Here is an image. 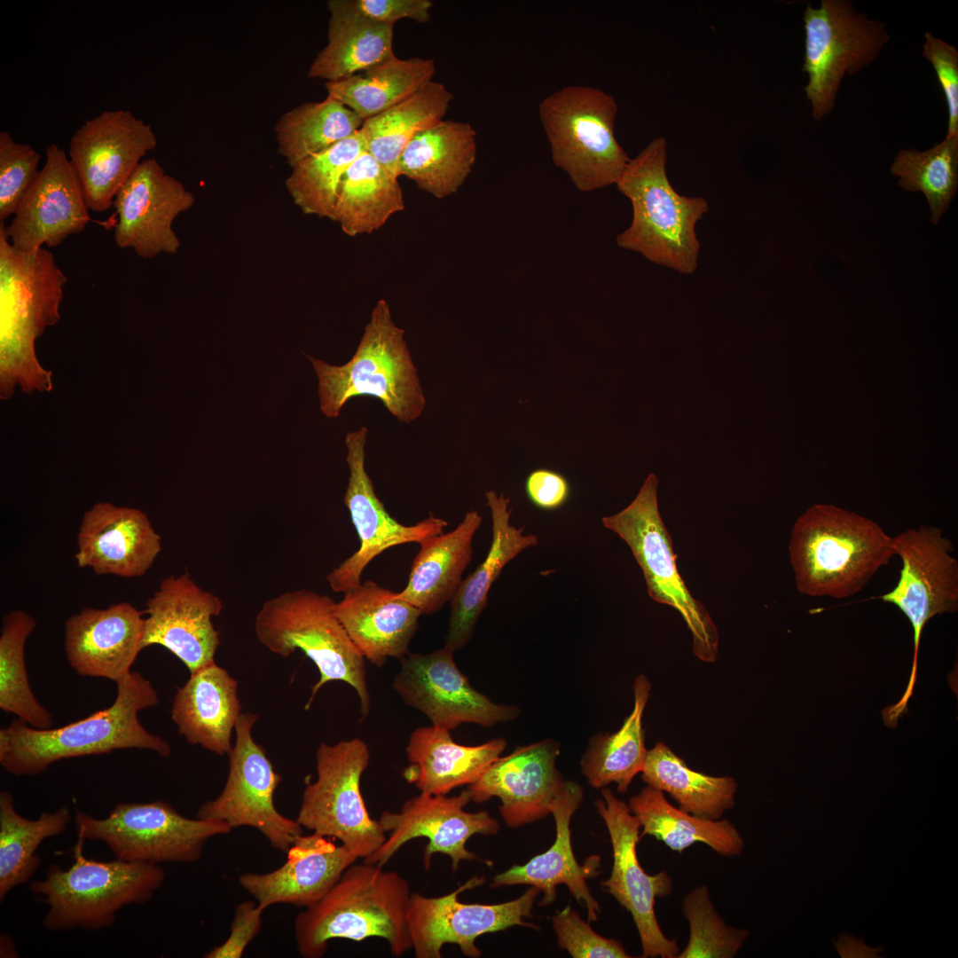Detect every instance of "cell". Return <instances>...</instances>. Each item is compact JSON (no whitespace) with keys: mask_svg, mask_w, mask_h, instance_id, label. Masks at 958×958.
I'll list each match as a JSON object with an SVG mask.
<instances>
[{"mask_svg":"<svg viewBox=\"0 0 958 958\" xmlns=\"http://www.w3.org/2000/svg\"><path fill=\"white\" fill-rule=\"evenodd\" d=\"M616 113L611 95L582 85L559 89L538 105L553 162L581 192L616 185L630 161L614 134Z\"/></svg>","mask_w":958,"mask_h":958,"instance_id":"obj_9","label":"cell"},{"mask_svg":"<svg viewBox=\"0 0 958 958\" xmlns=\"http://www.w3.org/2000/svg\"><path fill=\"white\" fill-rule=\"evenodd\" d=\"M482 521L477 511H467L452 531L420 542L407 584L397 596L413 605L422 615L436 613L451 602L472 560V540Z\"/></svg>","mask_w":958,"mask_h":958,"instance_id":"obj_35","label":"cell"},{"mask_svg":"<svg viewBox=\"0 0 958 958\" xmlns=\"http://www.w3.org/2000/svg\"><path fill=\"white\" fill-rule=\"evenodd\" d=\"M923 56L934 68L945 95L948 112L946 137H958V51L954 45L926 32Z\"/></svg>","mask_w":958,"mask_h":958,"instance_id":"obj_51","label":"cell"},{"mask_svg":"<svg viewBox=\"0 0 958 958\" xmlns=\"http://www.w3.org/2000/svg\"><path fill=\"white\" fill-rule=\"evenodd\" d=\"M364 123L354 111L326 97L305 102L283 114L274 126L278 152L294 167L358 132Z\"/></svg>","mask_w":958,"mask_h":958,"instance_id":"obj_44","label":"cell"},{"mask_svg":"<svg viewBox=\"0 0 958 958\" xmlns=\"http://www.w3.org/2000/svg\"><path fill=\"white\" fill-rule=\"evenodd\" d=\"M436 72L433 59H400L396 55L365 71L326 82L327 96L354 111L364 121L410 98Z\"/></svg>","mask_w":958,"mask_h":958,"instance_id":"obj_40","label":"cell"},{"mask_svg":"<svg viewBox=\"0 0 958 958\" xmlns=\"http://www.w3.org/2000/svg\"><path fill=\"white\" fill-rule=\"evenodd\" d=\"M835 945L842 957H877V952L882 951V948H869L863 941L847 934L839 935Z\"/></svg>","mask_w":958,"mask_h":958,"instance_id":"obj_55","label":"cell"},{"mask_svg":"<svg viewBox=\"0 0 958 958\" xmlns=\"http://www.w3.org/2000/svg\"><path fill=\"white\" fill-rule=\"evenodd\" d=\"M803 71L812 116L821 121L835 107L841 82L874 62L890 41L885 25L858 12L851 1L821 0L807 4Z\"/></svg>","mask_w":958,"mask_h":958,"instance_id":"obj_13","label":"cell"},{"mask_svg":"<svg viewBox=\"0 0 958 958\" xmlns=\"http://www.w3.org/2000/svg\"><path fill=\"white\" fill-rule=\"evenodd\" d=\"M506 746L504 738L467 746L457 743L450 730L418 727L405 748L409 766L403 777L420 792L447 795L452 789L475 782Z\"/></svg>","mask_w":958,"mask_h":958,"instance_id":"obj_33","label":"cell"},{"mask_svg":"<svg viewBox=\"0 0 958 958\" xmlns=\"http://www.w3.org/2000/svg\"><path fill=\"white\" fill-rule=\"evenodd\" d=\"M559 754L560 743L545 739L498 758L468 785L471 800L481 804L499 797L500 815L511 828L544 818L567 785L556 768Z\"/></svg>","mask_w":958,"mask_h":958,"instance_id":"obj_25","label":"cell"},{"mask_svg":"<svg viewBox=\"0 0 958 958\" xmlns=\"http://www.w3.org/2000/svg\"><path fill=\"white\" fill-rule=\"evenodd\" d=\"M349 9L381 24L394 26L400 20L418 23L430 20V0H342Z\"/></svg>","mask_w":958,"mask_h":958,"instance_id":"obj_52","label":"cell"},{"mask_svg":"<svg viewBox=\"0 0 958 958\" xmlns=\"http://www.w3.org/2000/svg\"><path fill=\"white\" fill-rule=\"evenodd\" d=\"M263 909L250 900L240 903L231 924L226 940L207 953L205 958H240L248 944L259 934Z\"/></svg>","mask_w":958,"mask_h":958,"instance_id":"obj_53","label":"cell"},{"mask_svg":"<svg viewBox=\"0 0 958 958\" xmlns=\"http://www.w3.org/2000/svg\"><path fill=\"white\" fill-rule=\"evenodd\" d=\"M77 566L98 575L140 577L161 551V538L140 509L97 503L82 519Z\"/></svg>","mask_w":958,"mask_h":958,"instance_id":"obj_26","label":"cell"},{"mask_svg":"<svg viewBox=\"0 0 958 958\" xmlns=\"http://www.w3.org/2000/svg\"><path fill=\"white\" fill-rule=\"evenodd\" d=\"M111 706L58 728L39 729L20 718L0 730V764L15 776L36 775L61 759L100 755L115 750L140 749L167 758L169 743L149 733L138 713L155 706L158 695L151 682L132 672L116 683Z\"/></svg>","mask_w":958,"mask_h":958,"instance_id":"obj_1","label":"cell"},{"mask_svg":"<svg viewBox=\"0 0 958 958\" xmlns=\"http://www.w3.org/2000/svg\"><path fill=\"white\" fill-rule=\"evenodd\" d=\"M601 794L602 799L595 806L607 826L613 851L611 874L601 882L602 890L631 913L642 957L675 958L679 953L677 940L664 934L655 911L656 898L671 892V878L665 872L648 875L644 871L636 852L640 839L639 819L609 789H602Z\"/></svg>","mask_w":958,"mask_h":958,"instance_id":"obj_18","label":"cell"},{"mask_svg":"<svg viewBox=\"0 0 958 958\" xmlns=\"http://www.w3.org/2000/svg\"><path fill=\"white\" fill-rule=\"evenodd\" d=\"M641 773L648 786L667 792L679 809L695 816L719 820L734 805L737 783L732 776L696 772L662 742L648 750Z\"/></svg>","mask_w":958,"mask_h":958,"instance_id":"obj_42","label":"cell"},{"mask_svg":"<svg viewBox=\"0 0 958 958\" xmlns=\"http://www.w3.org/2000/svg\"><path fill=\"white\" fill-rule=\"evenodd\" d=\"M318 380L322 413L339 416L351 398H378L399 421L410 423L422 413L426 399L404 339V330L392 318L389 304L380 299L373 307L357 348L346 364L331 365L308 357Z\"/></svg>","mask_w":958,"mask_h":958,"instance_id":"obj_6","label":"cell"},{"mask_svg":"<svg viewBox=\"0 0 958 958\" xmlns=\"http://www.w3.org/2000/svg\"><path fill=\"white\" fill-rule=\"evenodd\" d=\"M67 807L43 812L36 819L21 816L12 796L0 792V900L27 883L41 863L37 850L47 838L65 832L71 821Z\"/></svg>","mask_w":958,"mask_h":958,"instance_id":"obj_43","label":"cell"},{"mask_svg":"<svg viewBox=\"0 0 958 958\" xmlns=\"http://www.w3.org/2000/svg\"><path fill=\"white\" fill-rule=\"evenodd\" d=\"M469 801L467 789L452 797L420 792L407 799L399 812H382L378 821L389 836L364 862L383 867L408 841L426 837L425 869H429L432 856L439 852L451 858L452 868L456 871L461 860L477 858L466 848L472 836L495 835L499 829V821L487 812L465 811Z\"/></svg>","mask_w":958,"mask_h":958,"instance_id":"obj_21","label":"cell"},{"mask_svg":"<svg viewBox=\"0 0 958 958\" xmlns=\"http://www.w3.org/2000/svg\"><path fill=\"white\" fill-rule=\"evenodd\" d=\"M334 610L365 659L379 668L388 657L401 660L409 653L422 615L396 592L372 580L343 593Z\"/></svg>","mask_w":958,"mask_h":958,"instance_id":"obj_30","label":"cell"},{"mask_svg":"<svg viewBox=\"0 0 958 958\" xmlns=\"http://www.w3.org/2000/svg\"><path fill=\"white\" fill-rule=\"evenodd\" d=\"M258 716L241 713L235 727V742L229 757V772L222 792L202 804L196 818L221 821L232 829L251 827L260 831L271 845L287 852L302 834L297 820L281 814L274 794L282 777L276 773L263 746L253 738Z\"/></svg>","mask_w":958,"mask_h":958,"instance_id":"obj_15","label":"cell"},{"mask_svg":"<svg viewBox=\"0 0 958 958\" xmlns=\"http://www.w3.org/2000/svg\"><path fill=\"white\" fill-rule=\"evenodd\" d=\"M683 915L689 923V939L677 958L734 957L749 932L727 926L711 903L706 885L687 894Z\"/></svg>","mask_w":958,"mask_h":958,"instance_id":"obj_48","label":"cell"},{"mask_svg":"<svg viewBox=\"0 0 958 958\" xmlns=\"http://www.w3.org/2000/svg\"><path fill=\"white\" fill-rule=\"evenodd\" d=\"M286 862L264 873H245L240 885L265 910L279 903L308 907L318 901L357 860L342 844L312 832L300 835L288 852Z\"/></svg>","mask_w":958,"mask_h":958,"instance_id":"obj_28","label":"cell"},{"mask_svg":"<svg viewBox=\"0 0 958 958\" xmlns=\"http://www.w3.org/2000/svg\"><path fill=\"white\" fill-rule=\"evenodd\" d=\"M35 625V619L23 610H12L3 618L0 635V708L35 728L47 729L52 726V717L33 694L25 662L26 640Z\"/></svg>","mask_w":958,"mask_h":958,"instance_id":"obj_46","label":"cell"},{"mask_svg":"<svg viewBox=\"0 0 958 958\" xmlns=\"http://www.w3.org/2000/svg\"><path fill=\"white\" fill-rule=\"evenodd\" d=\"M628 806L640 821V836H652L671 851L682 852L695 843L705 844L726 857L738 856L743 850V838L731 821L704 819L676 808L663 791L650 786L632 797Z\"/></svg>","mask_w":958,"mask_h":958,"instance_id":"obj_38","label":"cell"},{"mask_svg":"<svg viewBox=\"0 0 958 958\" xmlns=\"http://www.w3.org/2000/svg\"><path fill=\"white\" fill-rule=\"evenodd\" d=\"M492 522V538L486 558L462 580L451 601V614L444 647L455 652L470 640L479 616L488 606V593L504 567L522 551L538 544L534 534H524L510 522L509 499L495 491L485 492Z\"/></svg>","mask_w":958,"mask_h":958,"instance_id":"obj_32","label":"cell"},{"mask_svg":"<svg viewBox=\"0 0 958 958\" xmlns=\"http://www.w3.org/2000/svg\"><path fill=\"white\" fill-rule=\"evenodd\" d=\"M74 822L79 839L104 843L115 859L153 865L196 862L208 839L232 830L224 822L185 817L161 800L119 803L105 818L76 811Z\"/></svg>","mask_w":958,"mask_h":958,"instance_id":"obj_11","label":"cell"},{"mask_svg":"<svg viewBox=\"0 0 958 958\" xmlns=\"http://www.w3.org/2000/svg\"><path fill=\"white\" fill-rule=\"evenodd\" d=\"M334 602L330 596L308 589L282 593L263 604L255 616V632L271 653L287 657L299 649L315 664L319 679L311 687L306 710L323 686L342 681L357 692L365 718L371 707L365 657L337 618Z\"/></svg>","mask_w":958,"mask_h":958,"instance_id":"obj_7","label":"cell"},{"mask_svg":"<svg viewBox=\"0 0 958 958\" xmlns=\"http://www.w3.org/2000/svg\"><path fill=\"white\" fill-rule=\"evenodd\" d=\"M632 688L633 708L620 729L592 736L582 756L581 772L593 788L616 783L617 791L625 793L633 778L643 770L648 750L642 718L651 684L645 675L640 674L636 677Z\"/></svg>","mask_w":958,"mask_h":958,"instance_id":"obj_39","label":"cell"},{"mask_svg":"<svg viewBox=\"0 0 958 958\" xmlns=\"http://www.w3.org/2000/svg\"><path fill=\"white\" fill-rule=\"evenodd\" d=\"M369 762V747L359 738L320 743L317 779L307 783L296 818L302 827L338 839L357 859L371 855L387 837L378 820L370 817L361 793Z\"/></svg>","mask_w":958,"mask_h":958,"instance_id":"obj_12","label":"cell"},{"mask_svg":"<svg viewBox=\"0 0 958 958\" xmlns=\"http://www.w3.org/2000/svg\"><path fill=\"white\" fill-rule=\"evenodd\" d=\"M474 876L451 893L427 897L412 893L407 923L412 949L416 958H441L445 944H456L468 957H480L476 938L518 925L538 929L523 921L530 917L540 891L531 886L520 898L499 904H469L459 900V894L484 883Z\"/></svg>","mask_w":958,"mask_h":958,"instance_id":"obj_16","label":"cell"},{"mask_svg":"<svg viewBox=\"0 0 958 958\" xmlns=\"http://www.w3.org/2000/svg\"><path fill=\"white\" fill-rule=\"evenodd\" d=\"M326 5L327 43L312 61L309 77L336 81L395 56L394 26L375 22L349 9L342 0H330Z\"/></svg>","mask_w":958,"mask_h":958,"instance_id":"obj_36","label":"cell"},{"mask_svg":"<svg viewBox=\"0 0 958 958\" xmlns=\"http://www.w3.org/2000/svg\"><path fill=\"white\" fill-rule=\"evenodd\" d=\"M365 151L360 130L292 167L286 188L305 215L333 220L338 191L349 166Z\"/></svg>","mask_w":958,"mask_h":958,"instance_id":"obj_45","label":"cell"},{"mask_svg":"<svg viewBox=\"0 0 958 958\" xmlns=\"http://www.w3.org/2000/svg\"><path fill=\"white\" fill-rule=\"evenodd\" d=\"M89 209L67 153L53 143L46 148L45 162L10 224H0L16 249L31 254L44 245L57 247L82 232L90 221Z\"/></svg>","mask_w":958,"mask_h":958,"instance_id":"obj_23","label":"cell"},{"mask_svg":"<svg viewBox=\"0 0 958 958\" xmlns=\"http://www.w3.org/2000/svg\"><path fill=\"white\" fill-rule=\"evenodd\" d=\"M895 554L902 561L897 585L888 593L873 597L895 605L909 620L914 631V659L904 695L883 711L884 719L896 725L906 712L916 679L917 656L923 630L930 619L958 609V562L954 546L939 528L921 525L893 537Z\"/></svg>","mask_w":958,"mask_h":958,"instance_id":"obj_14","label":"cell"},{"mask_svg":"<svg viewBox=\"0 0 958 958\" xmlns=\"http://www.w3.org/2000/svg\"><path fill=\"white\" fill-rule=\"evenodd\" d=\"M128 602L104 609L86 608L65 624V650L70 666L81 676L115 683L130 673L142 648L144 618Z\"/></svg>","mask_w":958,"mask_h":958,"instance_id":"obj_27","label":"cell"},{"mask_svg":"<svg viewBox=\"0 0 958 958\" xmlns=\"http://www.w3.org/2000/svg\"><path fill=\"white\" fill-rule=\"evenodd\" d=\"M524 492L536 507L554 511L569 500L571 487L562 474L550 468L539 467L530 471L524 481Z\"/></svg>","mask_w":958,"mask_h":958,"instance_id":"obj_54","label":"cell"},{"mask_svg":"<svg viewBox=\"0 0 958 958\" xmlns=\"http://www.w3.org/2000/svg\"><path fill=\"white\" fill-rule=\"evenodd\" d=\"M657 485V477L649 474L635 499L618 513L603 516L601 522L631 549L643 572L649 596L681 615L692 633L695 655L712 663L718 652V632L679 572L672 540L658 508Z\"/></svg>","mask_w":958,"mask_h":958,"instance_id":"obj_10","label":"cell"},{"mask_svg":"<svg viewBox=\"0 0 958 958\" xmlns=\"http://www.w3.org/2000/svg\"><path fill=\"white\" fill-rule=\"evenodd\" d=\"M1 957H16L15 946L10 936L1 935Z\"/></svg>","mask_w":958,"mask_h":958,"instance_id":"obj_56","label":"cell"},{"mask_svg":"<svg viewBox=\"0 0 958 958\" xmlns=\"http://www.w3.org/2000/svg\"><path fill=\"white\" fill-rule=\"evenodd\" d=\"M789 552L797 591L835 599L861 591L895 555L893 538L875 521L827 504L797 519Z\"/></svg>","mask_w":958,"mask_h":958,"instance_id":"obj_4","label":"cell"},{"mask_svg":"<svg viewBox=\"0 0 958 958\" xmlns=\"http://www.w3.org/2000/svg\"><path fill=\"white\" fill-rule=\"evenodd\" d=\"M553 927L558 946L574 958H628L632 957L622 944L606 938L592 930L570 906L553 917Z\"/></svg>","mask_w":958,"mask_h":958,"instance_id":"obj_50","label":"cell"},{"mask_svg":"<svg viewBox=\"0 0 958 958\" xmlns=\"http://www.w3.org/2000/svg\"><path fill=\"white\" fill-rule=\"evenodd\" d=\"M367 428L346 435L347 464L349 477L344 494L352 523L359 538V548L326 576L331 589L345 593L361 582L366 566L385 550L407 543H420L444 532L448 522L432 513L413 525L394 519L378 499L373 481L365 467Z\"/></svg>","mask_w":958,"mask_h":958,"instance_id":"obj_20","label":"cell"},{"mask_svg":"<svg viewBox=\"0 0 958 958\" xmlns=\"http://www.w3.org/2000/svg\"><path fill=\"white\" fill-rule=\"evenodd\" d=\"M222 610V600L188 573L171 575L146 601L142 648L162 646L193 672L215 661L220 638L212 619Z\"/></svg>","mask_w":958,"mask_h":958,"instance_id":"obj_24","label":"cell"},{"mask_svg":"<svg viewBox=\"0 0 958 958\" xmlns=\"http://www.w3.org/2000/svg\"><path fill=\"white\" fill-rule=\"evenodd\" d=\"M666 161V141L662 137L630 159L616 185L631 201L632 218L617 235L616 243L656 264L692 274L700 252L695 226L709 205L703 197L684 196L674 190Z\"/></svg>","mask_w":958,"mask_h":958,"instance_id":"obj_5","label":"cell"},{"mask_svg":"<svg viewBox=\"0 0 958 958\" xmlns=\"http://www.w3.org/2000/svg\"><path fill=\"white\" fill-rule=\"evenodd\" d=\"M890 171L902 189L923 193L936 225L957 192L958 137H946L926 151L900 149Z\"/></svg>","mask_w":958,"mask_h":958,"instance_id":"obj_47","label":"cell"},{"mask_svg":"<svg viewBox=\"0 0 958 958\" xmlns=\"http://www.w3.org/2000/svg\"><path fill=\"white\" fill-rule=\"evenodd\" d=\"M240 715L238 681L215 661L191 672L171 709L172 720L189 743L220 756L231 752Z\"/></svg>","mask_w":958,"mask_h":958,"instance_id":"obj_31","label":"cell"},{"mask_svg":"<svg viewBox=\"0 0 958 958\" xmlns=\"http://www.w3.org/2000/svg\"><path fill=\"white\" fill-rule=\"evenodd\" d=\"M194 202L193 193L155 159L143 160L114 200L116 245L145 259L177 253L181 243L173 223Z\"/></svg>","mask_w":958,"mask_h":958,"instance_id":"obj_22","label":"cell"},{"mask_svg":"<svg viewBox=\"0 0 958 958\" xmlns=\"http://www.w3.org/2000/svg\"><path fill=\"white\" fill-rule=\"evenodd\" d=\"M404 208L398 177L365 151L342 176L333 221L356 237L378 231Z\"/></svg>","mask_w":958,"mask_h":958,"instance_id":"obj_37","label":"cell"},{"mask_svg":"<svg viewBox=\"0 0 958 958\" xmlns=\"http://www.w3.org/2000/svg\"><path fill=\"white\" fill-rule=\"evenodd\" d=\"M157 145L151 125L130 110H105L72 136L68 157L89 208L104 212L144 156Z\"/></svg>","mask_w":958,"mask_h":958,"instance_id":"obj_17","label":"cell"},{"mask_svg":"<svg viewBox=\"0 0 958 958\" xmlns=\"http://www.w3.org/2000/svg\"><path fill=\"white\" fill-rule=\"evenodd\" d=\"M40 153L30 145L0 132V222L12 216L40 169Z\"/></svg>","mask_w":958,"mask_h":958,"instance_id":"obj_49","label":"cell"},{"mask_svg":"<svg viewBox=\"0 0 958 958\" xmlns=\"http://www.w3.org/2000/svg\"><path fill=\"white\" fill-rule=\"evenodd\" d=\"M381 868L353 863L318 901L296 916L295 942L302 957H323L334 938H381L397 957L412 949L409 883L397 872Z\"/></svg>","mask_w":958,"mask_h":958,"instance_id":"obj_3","label":"cell"},{"mask_svg":"<svg viewBox=\"0 0 958 958\" xmlns=\"http://www.w3.org/2000/svg\"><path fill=\"white\" fill-rule=\"evenodd\" d=\"M82 844L79 839L68 868L52 864L44 879L29 885L30 892L48 906L43 923L49 931L111 927L122 907L147 902L164 882L165 872L158 865L87 859Z\"/></svg>","mask_w":958,"mask_h":958,"instance_id":"obj_8","label":"cell"},{"mask_svg":"<svg viewBox=\"0 0 958 958\" xmlns=\"http://www.w3.org/2000/svg\"><path fill=\"white\" fill-rule=\"evenodd\" d=\"M67 278L44 247L28 254L16 249L0 224V396L52 389L51 372L40 365L35 343L60 319Z\"/></svg>","mask_w":958,"mask_h":958,"instance_id":"obj_2","label":"cell"},{"mask_svg":"<svg viewBox=\"0 0 958 958\" xmlns=\"http://www.w3.org/2000/svg\"><path fill=\"white\" fill-rule=\"evenodd\" d=\"M476 149V131L470 123L442 120L409 141L398 161V176L436 199L448 197L469 176Z\"/></svg>","mask_w":958,"mask_h":958,"instance_id":"obj_34","label":"cell"},{"mask_svg":"<svg viewBox=\"0 0 958 958\" xmlns=\"http://www.w3.org/2000/svg\"><path fill=\"white\" fill-rule=\"evenodd\" d=\"M584 797L581 786L567 781L563 792L551 807L556 826V838L544 853L533 857L526 864L513 866L497 875L491 887L528 884L543 891L540 906H549L556 897V886L565 884L580 905L587 909L588 922L598 920L601 912L598 902L592 896L586 880L598 875L601 858L588 857L579 865L572 851L569 823L573 813L579 807Z\"/></svg>","mask_w":958,"mask_h":958,"instance_id":"obj_29","label":"cell"},{"mask_svg":"<svg viewBox=\"0 0 958 958\" xmlns=\"http://www.w3.org/2000/svg\"><path fill=\"white\" fill-rule=\"evenodd\" d=\"M453 651L443 647L428 654L408 653L392 687L432 725L452 730L462 723L491 727L515 719L520 710L499 704L474 688L458 668Z\"/></svg>","mask_w":958,"mask_h":958,"instance_id":"obj_19","label":"cell"},{"mask_svg":"<svg viewBox=\"0 0 958 958\" xmlns=\"http://www.w3.org/2000/svg\"><path fill=\"white\" fill-rule=\"evenodd\" d=\"M452 98L443 83L432 80L410 98L365 120L360 132L365 151L398 177L397 164L406 145L444 120Z\"/></svg>","mask_w":958,"mask_h":958,"instance_id":"obj_41","label":"cell"}]
</instances>
